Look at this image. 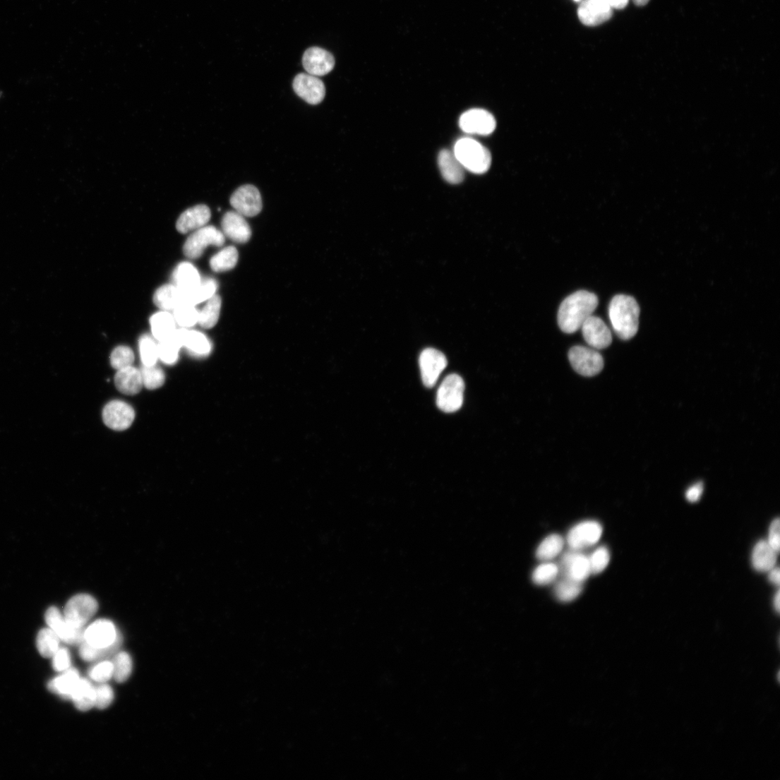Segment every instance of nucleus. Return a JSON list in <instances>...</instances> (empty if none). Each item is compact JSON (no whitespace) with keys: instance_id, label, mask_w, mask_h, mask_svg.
<instances>
[{"instance_id":"f257e3e1","label":"nucleus","mask_w":780,"mask_h":780,"mask_svg":"<svg viewBox=\"0 0 780 780\" xmlns=\"http://www.w3.org/2000/svg\"><path fill=\"white\" fill-rule=\"evenodd\" d=\"M599 298L587 291H579L561 303L558 312V324L561 330L572 334L580 330L584 321L597 308Z\"/></svg>"},{"instance_id":"f03ea898","label":"nucleus","mask_w":780,"mask_h":780,"mask_svg":"<svg viewBox=\"0 0 780 780\" xmlns=\"http://www.w3.org/2000/svg\"><path fill=\"white\" fill-rule=\"evenodd\" d=\"M609 318L616 334L624 340L632 339L639 330L640 308L632 296H615L609 305Z\"/></svg>"},{"instance_id":"7ed1b4c3","label":"nucleus","mask_w":780,"mask_h":780,"mask_svg":"<svg viewBox=\"0 0 780 780\" xmlns=\"http://www.w3.org/2000/svg\"><path fill=\"white\" fill-rule=\"evenodd\" d=\"M453 152L463 168L474 174H484L491 167V152L474 139L460 138L455 143Z\"/></svg>"},{"instance_id":"20e7f679","label":"nucleus","mask_w":780,"mask_h":780,"mask_svg":"<svg viewBox=\"0 0 780 780\" xmlns=\"http://www.w3.org/2000/svg\"><path fill=\"white\" fill-rule=\"evenodd\" d=\"M97 600L88 594H79L73 597L67 604L64 618L75 630H84L85 624L98 611Z\"/></svg>"},{"instance_id":"39448f33","label":"nucleus","mask_w":780,"mask_h":780,"mask_svg":"<svg viewBox=\"0 0 780 780\" xmlns=\"http://www.w3.org/2000/svg\"><path fill=\"white\" fill-rule=\"evenodd\" d=\"M225 243L224 234L212 226L204 227L196 230L184 243L183 252L186 258L198 259L209 246H222Z\"/></svg>"},{"instance_id":"423d86ee","label":"nucleus","mask_w":780,"mask_h":780,"mask_svg":"<svg viewBox=\"0 0 780 780\" xmlns=\"http://www.w3.org/2000/svg\"><path fill=\"white\" fill-rule=\"evenodd\" d=\"M464 383L461 377L453 373L442 383L436 395V404L445 413H454L462 407Z\"/></svg>"},{"instance_id":"0eeeda50","label":"nucleus","mask_w":780,"mask_h":780,"mask_svg":"<svg viewBox=\"0 0 780 780\" xmlns=\"http://www.w3.org/2000/svg\"><path fill=\"white\" fill-rule=\"evenodd\" d=\"M84 642L102 649L119 647L121 637L112 621L101 619L92 623L85 630Z\"/></svg>"},{"instance_id":"6e6552de","label":"nucleus","mask_w":780,"mask_h":780,"mask_svg":"<svg viewBox=\"0 0 780 780\" xmlns=\"http://www.w3.org/2000/svg\"><path fill=\"white\" fill-rule=\"evenodd\" d=\"M568 356L573 368L584 377L597 376L604 366L602 356L594 349L577 346L570 349Z\"/></svg>"},{"instance_id":"1a4fd4ad","label":"nucleus","mask_w":780,"mask_h":780,"mask_svg":"<svg viewBox=\"0 0 780 780\" xmlns=\"http://www.w3.org/2000/svg\"><path fill=\"white\" fill-rule=\"evenodd\" d=\"M459 126L460 129L467 134L487 136L495 131L496 121L494 116L488 111L474 109L461 115Z\"/></svg>"},{"instance_id":"9d476101","label":"nucleus","mask_w":780,"mask_h":780,"mask_svg":"<svg viewBox=\"0 0 780 780\" xmlns=\"http://www.w3.org/2000/svg\"><path fill=\"white\" fill-rule=\"evenodd\" d=\"M231 205L236 212L245 217H255L263 209V200L259 190L252 184L239 187L230 198Z\"/></svg>"},{"instance_id":"9b49d317","label":"nucleus","mask_w":780,"mask_h":780,"mask_svg":"<svg viewBox=\"0 0 780 780\" xmlns=\"http://www.w3.org/2000/svg\"><path fill=\"white\" fill-rule=\"evenodd\" d=\"M603 534L601 524L596 521H585L573 527L567 537L570 549L582 551L596 545Z\"/></svg>"},{"instance_id":"f8f14e48","label":"nucleus","mask_w":780,"mask_h":780,"mask_svg":"<svg viewBox=\"0 0 780 780\" xmlns=\"http://www.w3.org/2000/svg\"><path fill=\"white\" fill-rule=\"evenodd\" d=\"M421 378L426 388H433L448 366L446 356L440 351L426 349L419 357Z\"/></svg>"},{"instance_id":"ddd939ff","label":"nucleus","mask_w":780,"mask_h":780,"mask_svg":"<svg viewBox=\"0 0 780 780\" xmlns=\"http://www.w3.org/2000/svg\"><path fill=\"white\" fill-rule=\"evenodd\" d=\"M102 416L107 426L114 431H121L131 426L135 420L136 413L128 403L121 400H113L104 407Z\"/></svg>"},{"instance_id":"4468645a","label":"nucleus","mask_w":780,"mask_h":780,"mask_svg":"<svg viewBox=\"0 0 780 780\" xmlns=\"http://www.w3.org/2000/svg\"><path fill=\"white\" fill-rule=\"evenodd\" d=\"M296 95L311 105L320 104L325 97V86L318 77L308 73L297 75L293 82Z\"/></svg>"},{"instance_id":"2eb2a0df","label":"nucleus","mask_w":780,"mask_h":780,"mask_svg":"<svg viewBox=\"0 0 780 780\" xmlns=\"http://www.w3.org/2000/svg\"><path fill=\"white\" fill-rule=\"evenodd\" d=\"M45 620L48 628L61 642L68 644H81L84 642L85 630L72 628L57 608L50 607L46 612Z\"/></svg>"},{"instance_id":"dca6fc26","label":"nucleus","mask_w":780,"mask_h":780,"mask_svg":"<svg viewBox=\"0 0 780 780\" xmlns=\"http://www.w3.org/2000/svg\"><path fill=\"white\" fill-rule=\"evenodd\" d=\"M581 329L584 339L592 349L601 350L611 344V332L600 318L591 316L582 324Z\"/></svg>"},{"instance_id":"f3484780","label":"nucleus","mask_w":780,"mask_h":780,"mask_svg":"<svg viewBox=\"0 0 780 780\" xmlns=\"http://www.w3.org/2000/svg\"><path fill=\"white\" fill-rule=\"evenodd\" d=\"M560 572L563 577L582 582L591 575L589 558L581 552L571 549L566 553L560 561Z\"/></svg>"},{"instance_id":"a211bd4d","label":"nucleus","mask_w":780,"mask_h":780,"mask_svg":"<svg viewBox=\"0 0 780 780\" xmlns=\"http://www.w3.org/2000/svg\"><path fill=\"white\" fill-rule=\"evenodd\" d=\"M302 64L308 74L316 77L330 73L335 61L333 55L320 47H311L304 54Z\"/></svg>"},{"instance_id":"6ab92c4d","label":"nucleus","mask_w":780,"mask_h":780,"mask_svg":"<svg viewBox=\"0 0 780 780\" xmlns=\"http://www.w3.org/2000/svg\"><path fill=\"white\" fill-rule=\"evenodd\" d=\"M577 14L583 25L597 26L612 17L613 8L606 0H583Z\"/></svg>"},{"instance_id":"aec40b11","label":"nucleus","mask_w":780,"mask_h":780,"mask_svg":"<svg viewBox=\"0 0 780 780\" xmlns=\"http://www.w3.org/2000/svg\"><path fill=\"white\" fill-rule=\"evenodd\" d=\"M211 217V211L205 205H198L185 210L179 217L176 227L181 234L198 230L207 225Z\"/></svg>"},{"instance_id":"412c9836","label":"nucleus","mask_w":780,"mask_h":780,"mask_svg":"<svg viewBox=\"0 0 780 780\" xmlns=\"http://www.w3.org/2000/svg\"><path fill=\"white\" fill-rule=\"evenodd\" d=\"M224 234L233 241L245 244L252 236V229L243 215L236 211L227 212L222 218Z\"/></svg>"},{"instance_id":"4be33fe9","label":"nucleus","mask_w":780,"mask_h":780,"mask_svg":"<svg viewBox=\"0 0 780 780\" xmlns=\"http://www.w3.org/2000/svg\"><path fill=\"white\" fill-rule=\"evenodd\" d=\"M114 383L121 393L137 395L143 387L141 371L133 366L119 369L116 373Z\"/></svg>"},{"instance_id":"5701e85b","label":"nucleus","mask_w":780,"mask_h":780,"mask_svg":"<svg viewBox=\"0 0 780 780\" xmlns=\"http://www.w3.org/2000/svg\"><path fill=\"white\" fill-rule=\"evenodd\" d=\"M438 164L443 178L450 184H457L464 180V169L454 152L443 150L439 154Z\"/></svg>"},{"instance_id":"b1692460","label":"nucleus","mask_w":780,"mask_h":780,"mask_svg":"<svg viewBox=\"0 0 780 780\" xmlns=\"http://www.w3.org/2000/svg\"><path fill=\"white\" fill-rule=\"evenodd\" d=\"M174 280L181 294L192 292L202 282L198 270L189 263L178 265L174 272Z\"/></svg>"},{"instance_id":"393cba45","label":"nucleus","mask_w":780,"mask_h":780,"mask_svg":"<svg viewBox=\"0 0 780 780\" xmlns=\"http://www.w3.org/2000/svg\"><path fill=\"white\" fill-rule=\"evenodd\" d=\"M80 678L78 671L70 668L50 680L48 689L62 698L71 700Z\"/></svg>"},{"instance_id":"a878e982","label":"nucleus","mask_w":780,"mask_h":780,"mask_svg":"<svg viewBox=\"0 0 780 780\" xmlns=\"http://www.w3.org/2000/svg\"><path fill=\"white\" fill-rule=\"evenodd\" d=\"M777 552L766 541H760L752 552V565L759 572H768L773 569L776 563Z\"/></svg>"},{"instance_id":"bb28decb","label":"nucleus","mask_w":780,"mask_h":780,"mask_svg":"<svg viewBox=\"0 0 780 780\" xmlns=\"http://www.w3.org/2000/svg\"><path fill=\"white\" fill-rule=\"evenodd\" d=\"M181 330L183 329L176 330L172 335L158 345L159 359L167 364H173L177 361L179 352L184 347Z\"/></svg>"},{"instance_id":"cd10ccee","label":"nucleus","mask_w":780,"mask_h":780,"mask_svg":"<svg viewBox=\"0 0 780 780\" xmlns=\"http://www.w3.org/2000/svg\"><path fill=\"white\" fill-rule=\"evenodd\" d=\"M96 688L91 683L80 678L71 697L76 707L80 711H88L95 706Z\"/></svg>"},{"instance_id":"c85d7f7f","label":"nucleus","mask_w":780,"mask_h":780,"mask_svg":"<svg viewBox=\"0 0 780 780\" xmlns=\"http://www.w3.org/2000/svg\"><path fill=\"white\" fill-rule=\"evenodd\" d=\"M174 317L166 311L160 312L150 318L153 336L160 342L169 338L176 331Z\"/></svg>"},{"instance_id":"c756f323","label":"nucleus","mask_w":780,"mask_h":780,"mask_svg":"<svg viewBox=\"0 0 780 780\" xmlns=\"http://www.w3.org/2000/svg\"><path fill=\"white\" fill-rule=\"evenodd\" d=\"M222 301L221 296L213 295L199 311L198 324L204 329H211L220 320Z\"/></svg>"},{"instance_id":"7c9ffc66","label":"nucleus","mask_w":780,"mask_h":780,"mask_svg":"<svg viewBox=\"0 0 780 780\" xmlns=\"http://www.w3.org/2000/svg\"><path fill=\"white\" fill-rule=\"evenodd\" d=\"M153 302L163 310H174L182 303L181 293L176 286L165 285L155 292Z\"/></svg>"},{"instance_id":"2f4dec72","label":"nucleus","mask_w":780,"mask_h":780,"mask_svg":"<svg viewBox=\"0 0 780 780\" xmlns=\"http://www.w3.org/2000/svg\"><path fill=\"white\" fill-rule=\"evenodd\" d=\"M238 260L239 253L236 248L229 246L212 257L210 260V266L214 272H227L236 267Z\"/></svg>"},{"instance_id":"473e14b6","label":"nucleus","mask_w":780,"mask_h":780,"mask_svg":"<svg viewBox=\"0 0 780 780\" xmlns=\"http://www.w3.org/2000/svg\"><path fill=\"white\" fill-rule=\"evenodd\" d=\"M582 589V582L563 577L555 586V596L561 602H570L581 594Z\"/></svg>"},{"instance_id":"72a5a7b5","label":"nucleus","mask_w":780,"mask_h":780,"mask_svg":"<svg viewBox=\"0 0 780 780\" xmlns=\"http://www.w3.org/2000/svg\"><path fill=\"white\" fill-rule=\"evenodd\" d=\"M184 347L198 356L208 355L211 350L210 341L204 334L188 330L185 331Z\"/></svg>"},{"instance_id":"f704fd0d","label":"nucleus","mask_w":780,"mask_h":780,"mask_svg":"<svg viewBox=\"0 0 780 780\" xmlns=\"http://www.w3.org/2000/svg\"><path fill=\"white\" fill-rule=\"evenodd\" d=\"M565 541L558 534H552L546 538L536 551L538 559L548 561L556 557L563 551Z\"/></svg>"},{"instance_id":"c9c22d12","label":"nucleus","mask_w":780,"mask_h":780,"mask_svg":"<svg viewBox=\"0 0 780 780\" xmlns=\"http://www.w3.org/2000/svg\"><path fill=\"white\" fill-rule=\"evenodd\" d=\"M217 289V284L213 280H207L192 292L181 294L182 303L196 306L210 299Z\"/></svg>"},{"instance_id":"e433bc0d","label":"nucleus","mask_w":780,"mask_h":780,"mask_svg":"<svg viewBox=\"0 0 780 780\" xmlns=\"http://www.w3.org/2000/svg\"><path fill=\"white\" fill-rule=\"evenodd\" d=\"M60 639L49 628L42 630L37 638V646L44 658H52L60 648Z\"/></svg>"},{"instance_id":"4c0bfd02","label":"nucleus","mask_w":780,"mask_h":780,"mask_svg":"<svg viewBox=\"0 0 780 780\" xmlns=\"http://www.w3.org/2000/svg\"><path fill=\"white\" fill-rule=\"evenodd\" d=\"M199 311L195 306L181 303L174 309L175 322L182 328H191L198 323Z\"/></svg>"},{"instance_id":"58836bf2","label":"nucleus","mask_w":780,"mask_h":780,"mask_svg":"<svg viewBox=\"0 0 780 780\" xmlns=\"http://www.w3.org/2000/svg\"><path fill=\"white\" fill-rule=\"evenodd\" d=\"M114 664V677L119 683L126 681L133 671V661L130 654L126 652L116 655Z\"/></svg>"},{"instance_id":"ea45409f","label":"nucleus","mask_w":780,"mask_h":780,"mask_svg":"<svg viewBox=\"0 0 780 780\" xmlns=\"http://www.w3.org/2000/svg\"><path fill=\"white\" fill-rule=\"evenodd\" d=\"M143 386L153 390L162 387L165 383V373L162 369L155 366L143 367L140 370Z\"/></svg>"},{"instance_id":"a19ab883","label":"nucleus","mask_w":780,"mask_h":780,"mask_svg":"<svg viewBox=\"0 0 780 780\" xmlns=\"http://www.w3.org/2000/svg\"><path fill=\"white\" fill-rule=\"evenodd\" d=\"M141 360L144 366H155L159 359L158 345L148 336H143L139 342Z\"/></svg>"},{"instance_id":"79ce46f5","label":"nucleus","mask_w":780,"mask_h":780,"mask_svg":"<svg viewBox=\"0 0 780 780\" xmlns=\"http://www.w3.org/2000/svg\"><path fill=\"white\" fill-rule=\"evenodd\" d=\"M558 567L551 563H544L539 565L534 571L532 579L538 585H546L555 581L558 576Z\"/></svg>"},{"instance_id":"37998d69","label":"nucleus","mask_w":780,"mask_h":780,"mask_svg":"<svg viewBox=\"0 0 780 780\" xmlns=\"http://www.w3.org/2000/svg\"><path fill=\"white\" fill-rule=\"evenodd\" d=\"M119 648L118 647L107 649L97 648L83 642L80 644L79 653L83 660L92 662L109 656V655L116 652Z\"/></svg>"},{"instance_id":"c03bdc74","label":"nucleus","mask_w":780,"mask_h":780,"mask_svg":"<svg viewBox=\"0 0 780 780\" xmlns=\"http://www.w3.org/2000/svg\"><path fill=\"white\" fill-rule=\"evenodd\" d=\"M111 365L119 370L132 366L135 361V355L133 350L128 347H118L112 353Z\"/></svg>"},{"instance_id":"a18cd8bd","label":"nucleus","mask_w":780,"mask_h":780,"mask_svg":"<svg viewBox=\"0 0 780 780\" xmlns=\"http://www.w3.org/2000/svg\"><path fill=\"white\" fill-rule=\"evenodd\" d=\"M589 558L591 574L598 575L606 570L610 563V552L606 547L601 546L591 554Z\"/></svg>"},{"instance_id":"49530a36","label":"nucleus","mask_w":780,"mask_h":780,"mask_svg":"<svg viewBox=\"0 0 780 780\" xmlns=\"http://www.w3.org/2000/svg\"><path fill=\"white\" fill-rule=\"evenodd\" d=\"M88 675L92 680L106 683L114 676V664L112 662L102 661L92 666Z\"/></svg>"},{"instance_id":"de8ad7c7","label":"nucleus","mask_w":780,"mask_h":780,"mask_svg":"<svg viewBox=\"0 0 780 780\" xmlns=\"http://www.w3.org/2000/svg\"><path fill=\"white\" fill-rule=\"evenodd\" d=\"M114 698V692L110 685L102 684L96 688L95 707L104 709L107 708Z\"/></svg>"},{"instance_id":"09e8293b","label":"nucleus","mask_w":780,"mask_h":780,"mask_svg":"<svg viewBox=\"0 0 780 780\" xmlns=\"http://www.w3.org/2000/svg\"><path fill=\"white\" fill-rule=\"evenodd\" d=\"M52 659L53 668L56 671L64 672L71 668V654L66 648H59L54 654Z\"/></svg>"},{"instance_id":"8fccbe9b","label":"nucleus","mask_w":780,"mask_h":780,"mask_svg":"<svg viewBox=\"0 0 780 780\" xmlns=\"http://www.w3.org/2000/svg\"><path fill=\"white\" fill-rule=\"evenodd\" d=\"M771 547L777 553L779 551L780 537H779V519L776 518L773 520L769 527V534L768 541Z\"/></svg>"},{"instance_id":"3c124183","label":"nucleus","mask_w":780,"mask_h":780,"mask_svg":"<svg viewBox=\"0 0 780 780\" xmlns=\"http://www.w3.org/2000/svg\"><path fill=\"white\" fill-rule=\"evenodd\" d=\"M704 491V485L702 483L699 482L690 488L685 492V498L690 503H697L700 500Z\"/></svg>"},{"instance_id":"603ef678","label":"nucleus","mask_w":780,"mask_h":780,"mask_svg":"<svg viewBox=\"0 0 780 780\" xmlns=\"http://www.w3.org/2000/svg\"><path fill=\"white\" fill-rule=\"evenodd\" d=\"M613 9L621 10L625 8L630 0H606Z\"/></svg>"},{"instance_id":"864d4df0","label":"nucleus","mask_w":780,"mask_h":780,"mask_svg":"<svg viewBox=\"0 0 780 780\" xmlns=\"http://www.w3.org/2000/svg\"><path fill=\"white\" fill-rule=\"evenodd\" d=\"M769 580L770 582L775 585H779L780 582V572L779 568H773L770 570L769 575Z\"/></svg>"},{"instance_id":"5fc2aeb1","label":"nucleus","mask_w":780,"mask_h":780,"mask_svg":"<svg viewBox=\"0 0 780 780\" xmlns=\"http://www.w3.org/2000/svg\"><path fill=\"white\" fill-rule=\"evenodd\" d=\"M774 608L776 611V612L779 613V607H780V594H779V591H777L776 594L774 596Z\"/></svg>"},{"instance_id":"6e6d98bb","label":"nucleus","mask_w":780,"mask_h":780,"mask_svg":"<svg viewBox=\"0 0 780 780\" xmlns=\"http://www.w3.org/2000/svg\"><path fill=\"white\" fill-rule=\"evenodd\" d=\"M632 2L637 6H644L649 2V0H632Z\"/></svg>"},{"instance_id":"4d7b16f0","label":"nucleus","mask_w":780,"mask_h":780,"mask_svg":"<svg viewBox=\"0 0 780 780\" xmlns=\"http://www.w3.org/2000/svg\"><path fill=\"white\" fill-rule=\"evenodd\" d=\"M575 1L580 2V1H581V0H575Z\"/></svg>"}]
</instances>
